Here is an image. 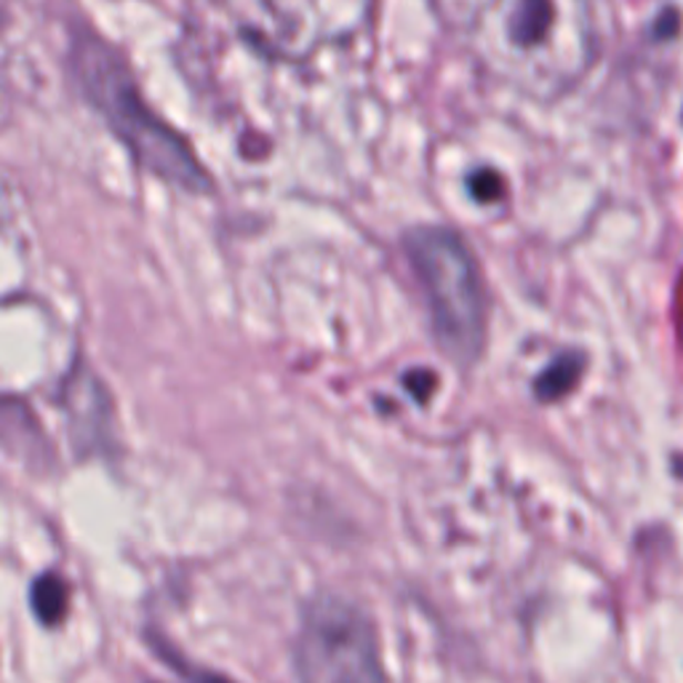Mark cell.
<instances>
[{
    "label": "cell",
    "mask_w": 683,
    "mask_h": 683,
    "mask_svg": "<svg viewBox=\"0 0 683 683\" xmlns=\"http://www.w3.org/2000/svg\"><path fill=\"white\" fill-rule=\"evenodd\" d=\"M470 190L480 204H489V200H497L503 195V177L491 168H480L476 177L470 179Z\"/></svg>",
    "instance_id": "cell-8"
},
{
    "label": "cell",
    "mask_w": 683,
    "mask_h": 683,
    "mask_svg": "<svg viewBox=\"0 0 683 683\" xmlns=\"http://www.w3.org/2000/svg\"><path fill=\"white\" fill-rule=\"evenodd\" d=\"M403 244L425 289L435 342L454 363L470 366L486 340V291L476 259L444 227H416Z\"/></svg>",
    "instance_id": "cell-3"
},
{
    "label": "cell",
    "mask_w": 683,
    "mask_h": 683,
    "mask_svg": "<svg viewBox=\"0 0 683 683\" xmlns=\"http://www.w3.org/2000/svg\"><path fill=\"white\" fill-rule=\"evenodd\" d=\"M253 43L278 56H310L353 35L372 0H227Z\"/></svg>",
    "instance_id": "cell-5"
},
{
    "label": "cell",
    "mask_w": 683,
    "mask_h": 683,
    "mask_svg": "<svg viewBox=\"0 0 683 683\" xmlns=\"http://www.w3.org/2000/svg\"><path fill=\"white\" fill-rule=\"evenodd\" d=\"M30 603L43 624H56L68 611V584L56 575L38 577L30 590Z\"/></svg>",
    "instance_id": "cell-7"
},
{
    "label": "cell",
    "mask_w": 683,
    "mask_h": 683,
    "mask_svg": "<svg viewBox=\"0 0 683 683\" xmlns=\"http://www.w3.org/2000/svg\"><path fill=\"white\" fill-rule=\"evenodd\" d=\"M588 11L584 0H480L467 32L494 75L526 94L548 96L590 64Z\"/></svg>",
    "instance_id": "cell-1"
},
{
    "label": "cell",
    "mask_w": 683,
    "mask_h": 683,
    "mask_svg": "<svg viewBox=\"0 0 683 683\" xmlns=\"http://www.w3.org/2000/svg\"><path fill=\"white\" fill-rule=\"evenodd\" d=\"M582 366H584V358L580 353H566L561 358H556V361L545 369L542 376H539L535 385L539 401L563 399V395L577 385V380H580Z\"/></svg>",
    "instance_id": "cell-6"
},
{
    "label": "cell",
    "mask_w": 683,
    "mask_h": 683,
    "mask_svg": "<svg viewBox=\"0 0 683 683\" xmlns=\"http://www.w3.org/2000/svg\"><path fill=\"white\" fill-rule=\"evenodd\" d=\"M670 22H679V14H675V11H668L665 17H662V22H660V28H656V32H660V38H668V35H673V30H670Z\"/></svg>",
    "instance_id": "cell-9"
},
{
    "label": "cell",
    "mask_w": 683,
    "mask_h": 683,
    "mask_svg": "<svg viewBox=\"0 0 683 683\" xmlns=\"http://www.w3.org/2000/svg\"><path fill=\"white\" fill-rule=\"evenodd\" d=\"M73 70L91 104L126 142L142 166L190 193H204L211 187V179L193 149L185 145V139L174 128H168L142 100L132 70L113 45L91 32L77 35Z\"/></svg>",
    "instance_id": "cell-2"
},
{
    "label": "cell",
    "mask_w": 683,
    "mask_h": 683,
    "mask_svg": "<svg viewBox=\"0 0 683 683\" xmlns=\"http://www.w3.org/2000/svg\"><path fill=\"white\" fill-rule=\"evenodd\" d=\"M297 675L299 683H387L372 620L344 598H315L297 639Z\"/></svg>",
    "instance_id": "cell-4"
}]
</instances>
